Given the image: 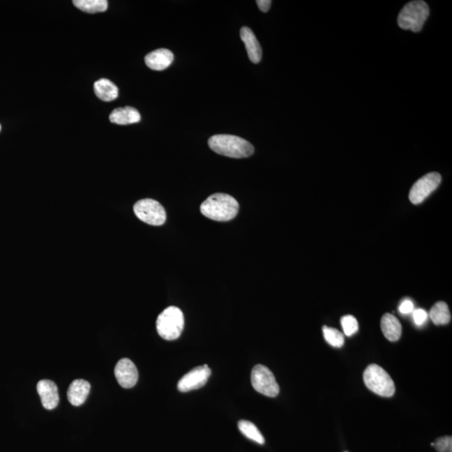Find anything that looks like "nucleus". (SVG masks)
Wrapping results in <instances>:
<instances>
[{
    "instance_id": "7ed1b4c3",
    "label": "nucleus",
    "mask_w": 452,
    "mask_h": 452,
    "mask_svg": "<svg viewBox=\"0 0 452 452\" xmlns=\"http://www.w3.org/2000/svg\"><path fill=\"white\" fill-rule=\"evenodd\" d=\"M429 15V6L425 2H409L402 8L398 17V24L406 31L419 32L421 31Z\"/></svg>"
},
{
    "instance_id": "4be33fe9",
    "label": "nucleus",
    "mask_w": 452,
    "mask_h": 452,
    "mask_svg": "<svg viewBox=\"0 0 452 452\" xmlns=\"http://www.w3.org/2000/svg\"><path fill=\"white\" fill-rule=\"evenodd\" d=\"M341 325L347 336H352L359 330V324L357 319L354 316L347 315L341 318Z\"/></svg>"
},
{
    "instance_id": "2eb2a0df",
    "label": "nucleus",
    "mask_w": 452,
    "mask_h": 452,
    "mask_svg": "<svg viewBox=\"0 0 452 452\" xmlns=\"http://www.w3.org/2000/svg\"><path fill=\"white\" fill-rule=\"evenodd\" d=\"M109 119L117 125H129L140 123L141 115L137 109L132 107H119L112 111Z\"/></svg>"
},
{
    "instance_id": "6ab92c4d",
    "label": "nucleus",
    "mask_w": 452,
    "mask_h": 452,
    "mask_svg": "<svg viewBox=\"0 0 452 452\" xmlns=\"http://www.w3.org/2000/svg\"><path fill=\"white\" fill-rule=\"evenodd\" d=\"M74 6L88 14H96L107 10V0H74Z\"/></svg>"
},
{
    "instance_id": "0eeeda50",
    "label": "nucleus",
    "mask_w": 452,
    "mask_h": 452,
    "mask_svg": "<svg viewBox=\"0 0 452 452\" xmlns=\"http://www.w3.org/2000/svg\"><path fill=\"white\" fill-rule=\"evenodd\" d=\"M251 384L255 391L268 397L278 396L280 391L273 372L262 364H257L253 368Z\"/></svg>"
},
{
    "instance_id": "39448f33",
    "label": "nucleus",
    "mask_w": 452,
    "mask_h": 452,
    "mask_svg": "<svg viewBox=\"0 0 452 452\" xmlns=\"http://www.w3.org/2000/svg\"><path fill=\"white\" fill-rule=\"evenodd\" d=\"M157 331L165 340H175L180 337L184 326L183 314L179 308H167L158 317Z\"/></svg>"
},
{
    "instance_id": "f257e3e1",
    "label": "nucleus",
    "mask_w": 452,
    "mask_h": 452,
    "mask_svg": "<svg viewBox=\"0 0 452 452\" xmlns=\"http://www.w3.org/2000/svg\"><path fill=\"white\" fill-rule=\"evenodd\" d=\"M200 211L209 219L225 222L232 220L237 216L239 204L232 196L218 193L209 196L201 204Z\"/></svg>"
},
{
    "instance_id": "b1692460",
    "label": "nucleus",
    "mask_w": 452,
    "mask_h": 452,
    "mask_svg": "<svg viewBox=\"0 0 452 452\" xmlns=\"http://www.w3.org/2000/svg\"><path fill=\"white\" fill-rule=\"evenodd\" d=\"M413 317L414 324L417 326H422L428 319V314H427L424 309L418 308L414 310Z\"/></svg>"
},
{
    "instance_id": "393cba45",
    "label": "nucleus",
    "mask_w": 452,
    "mask_h": 452,
    "mask_svg": "<svg viewBox=\"0 0 452 452\" xmlns=\"http://www.w3.org/2000/svg\"><path fill=\"white\" fill-rule=\"evenodd\" d=\"M400 312L402 314H409L414 311V303L412 300L405 299L400 305Z\"/></svg>"
},
{
    "instance_id": "1a4fd4ad",
    "label": "nucleus",
    "mask_w": 452,
    "mask_h": 452,
    "mask_svg": "<svg viewBox=\"0 0 452 452\" xmlns=\"http://www.w3.org/2000/svg\"><path fill=\"white\" fill-rule=\"evenodd\" d=\"M211 375V370L207 364L196 367L194 370L187 372L179 381L178 389L180 392L186 393L202 388L204 385L206 384Z\"/></svg>"
},
{
    "instance_id": "f8f14e48",
    "label": "nucleus",
    "mask_w": 452,
    "mask_h": 452,
    "mask_svg": "<svg viewBox=\"0 0 452 452\" xmlns=\"http://www.w3.org/2000/svg\"><path fill=\"white\" fill-rule=\"evenodd\" d=\"M174 60V54L167 49L153 50L145 56L146 66L153 70H163L170 67Z\"/></svg>"
},
{
    "instance_id": "9b49d317",
    "label": "nucleus",
    "mask_w": 452,
    "mask_h": 452,
    "mask_svg": "<svg viewBox=\"0 0 452 452\" xmlns=\"http://www.w3.org/2000/svg\"><path fill=\"white\" fill-rule=\"evenodd\" d=\"M37 391L39 393L41 404L46 409H54L59 404L58 388L52 380L42 379L37 384Z\"/></svg>"
},
{
    "instance_id": "f03ea898",
    "label": "nucleus",
    "mask_w": 452,
    "mask_h": 452,
    "mask_svg": "<svg viewBox=\"0 0 452 452\" xmlns=\"http://www.w3.org/2000/svg\"><path fill=\"white\" fill-rule=\"evenodd\" d=\"M208 144L213 152L229 158H247L254 153V146L250 142L244 138L228 134L212 136Z\"/></svg>"
},
{
    "instance_id": "dca6fc26",
    "label": "nucleus",
    "mask_w": 452,
    "mask_h": 452,
    "mask_svg": "<svg viewBox=\"0 0 452 452\" xmlns=\"http://www.w3.org/2000/svg\"><path fill=\"white\" fill-rule=\"evenodd\" d=\"M380 326L384 337L389 341L396 342L399 340L402 334V326L396 316L391 313H385L381 318Z\"/></svg>"
},
{
    "instance_id": "423d86ee",
    "label": "nucleus",
    "mask_w": 452,
    "mask_h": 452,
    "mask_svg": "<svg viewBox=\"0 0 452 452\" xmlns=\"http://www.w3.org/2000/svg\"><path fill=\"white\" fill-rule=\"evenodd\" d=\"M134 213L136 216L150 225H162L166 221V211L163 205L152 199H144L134 204Z\"/></svg>"
},
{
    "instance_id": "ddd939ff",
    "label": "nucleus",
    "mask_w": 452,
    "mask_h": 452,
    "mask_svg": "<svg viewBox=\"0 0 452 452\" xmlns=\"http://www.w3.org/2000/svg\"><path fill=\"white\" fill-rule=\"evenodd\" d=\"M241 38L244 42L250 61L257 64L262 61V50L255 33L250 28L244 27L241 29Z\"/></svg>"
},
{
    "instance_id": "20e7f679",
    "label": "nucleus",
    "mask_w": 452,
    "mask_h": 452,
    "mask_svg": "<svg viewBox=\"0 0 452 452\" xmlns=\"http://www.w3.org/2000/svg\"><path fill=\"white\" fill-rule=\"evenodd\" d=\"M366 387L376 395L391 397L395 395L396 385L388 372L377 364H370L363 372Z\"/></svg>"
},
{
    "instance_id": "a211bd4d",
    "label": "nucleus",
    "mask_w": 452,
    "mask_h": 452,
    "mask_svg": "<svg viewBox=\"0 0 452 452\" xmlns=\"http://www.w3.org/2000/svg\"><path fill=\"white\" fill-rule=\"evenodd\" d=\"M429 316L435 325H446L451 319L449 308L444 301H438L430 309Z\"/></svg>"
},
{
    "instance_id": "4468645a",
    "label": "nucleus",
    "mask_w": 452,
    "mask_h": 452,
    "mask_svg": "<svg viewBox=\"0 0 452 452\" xmlns=\"http://www.w3.org/2000/svg\"><path fill=\"white\" fill-rule=\"evenodd\" d=\"M90 391L91 385L86 380L75 379L69 386L67 398L71 405L80 406L86 401Z\"/></svg>"
},
{
    "instance_id": "bb28decb",
    "label": "nucleus",
    "mask_w": 452,
    "mask_h": 452,
    "mask_svg": "<svg viewBox=\"0 0 452 452\" xmlns=\"http://www.w3.org/2000/svg\"><path fill=\"white\" fill-rule=\"evenodd\" d=\"M0 131H1V125H0Z\"/></svg>"
},
{
    "instance_id": "9d476101",
    "label": "nucleus",
    "mask_w": 452,
    "mask_h": 452,
    "mask_svg": "<svg viewBox=\"0 0 452 452\" xmlns=\"http://www.w3.org/2000/svg\"><path fill=\"white\" fill-rule=\"evenodd\" d=\"M114 374L117 382L123 388H133L137 382V368L135 364L128 359H121L117 362Z\"/></svg>"
},
{
    "instance_id": "412c9836",
    "label": "nucleus",
    "mask_w": 452,
    "mask_h": 452,
    "mask_svg": "<svg viewBox=\"0 0 452 452\" xmlns=\"http://www.w3.org/2000/svg\"><path fill=\"white\" fill-rule=\"evenodd\" d=\"M326 342L334 347H342L345 345V336L338 329L324 326L322 328Z\"/></svg>"
},
{
    "instance_id": "5701e85b",
    "label": "nucleus",
    "mask_w": 452,
    "mask_h": 452,
    "mask_svg": "<svg viewBox=\"0 0 452 452\" xmlns=\"http://www.w3.org/2000/svg\"><path fill=\"white\" fill-rule=\"evenodd\" d=\"M431 446L435 448L438 452H452V437H443L439 438Z\"/></svg>"
},
{
    "instance_id": "aec40b11",
    "label": "nucleus",
    "mask_w": 452,
    "mask_h": 452,
    "mask_svg": "<svg viewBox=\"0 0 452 452\" xmlns=\"http://www.w3.org/2000/svg\"><path fill=\"white\" fill-rule=\"evenodd\" d=\"M239 430L245 435L246 437L251 439L255 442L263 445L265 443V439L257 427L255 426L253 422L248 421H241L238 423Z\"/></svg>"
},
{
    "instance_id": "f3484780",
    "label": "nucleus",
    "mask_w": 452,
    "mask_h": 452,
    "mask_svg": "<svg viewBox=\"0 0 452 452\" xmlns=\"http://www.w3.org/2000/svg\"><path fill=\"white\" fill-rule=\"evenodd\" d=\"M95 94L104 102H112L119 96V88L108 79H100L94 84Z\"/></svg>"
},
{
    "instance_id": "a878e982",
    "label": "nucleus",
    "mask_w": 452,
    "mask_h": 452,
    "mask_svg": "<svg viewBox=\"0 0 452 452\" xmlns=\"http://www.w3.org/2000/svg\"><path fill=\"white\" fill-rule=\"evenodd\" d=\"M271 3V0H258L257 1L259 10L264 13L269 11Z\"/></svg>"
},
{
    "instance_id": "6e6552de",
    "label": "nucleus",
    "mask_w": 452,
    "mask_h": 452,
    "mask_svg": "<svg viewBox=\"0 0 452 452\" xmlns=\"http://www.w3.org/2000/svg\"><path fill=\"white\" fill-rule=\"evenodd\" d=\"M441 182L442 176L437 172L423 176L414 183L410 190L409 195L410 202L414 204L422 203L431 193L437 190Z\"/></svg>"
}]
</instances>
